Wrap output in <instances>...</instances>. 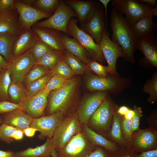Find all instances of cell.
<instances>
[{
  "label": "cell",
  "instance_id": "1",
  "mask_svg": "<svg viewBox=\"0 0 157 157\" xmlns=\"http://www.w3.org/2000/svg\"><path fill=\"white\" fill-rule=\"evenodd\" d=\"M110 23L112 32L111 39L121 47L125 60L134 63L133 53L136 49L138 38L134 34L131 25L123 13L112 8Z\"/></svg>",
  "mask_w": 157,
  "mask_h": 157
},
{
  "label": "cell",
  "instance_id": "2",
  "mask_svg": "<svg viewBox=\"0 0 157 157\" xmlns=\"http://www.w3.org/2000/svg\"><path fill=\"white\" fill-rule=\"evenodd\" d=\"M78 84V78H73L60 88L50 91L48 97L47 115L59 111L66 115Z\"/></svg>",
  "mask_w": 157,
  "mask_h": 157
},
{
  "label": "cell",
  "instance_id": "3",
  "mask_svg": "<svg viewBox=\"0 0 157 157\" xmlns=\"http://www.w3.org/2000/svg\"><path fill=\"white\" fill-rule=\"evenodd\" d=\"M110 1L112 8L124 14L131 26L142 17L157 16V6L153 8L135 0H113Z\"/></svg>",
  "mask_w": 157,
  "mask_h": 157
},
{
  "label": "cell",
  "instance_id": "4",
  "mask_svg": "<svg viewBox=\"0 0 157 157\" xmlns=\"http://www.w3.org/2000/svg\"><path fill=\"white\" fill-rule=\"evenodd\" d=\"M82 131V125L77 111L66 116L56 129L53 138L56 149L63 148L71 139Z\"/></svg>",
  "mask_w": 157,
  "mask_h": 157
},
{
  "label": "cell",
  "instance_id": "5",
  "mask_svg": "<svg viewBox=\"0 0 157 157\" xmlns=\"http://www.w3.org/2000/svg\"><path fill=\"white\" fill-rule=\"evenodd\" d=\"M78 21L73 17L69 20L67 27L68 35L73 37L89 53L93 60L102 63L105 58L99 45L93 38L77 26Z\"/></svg>",
  "mask_w": 157,
  "mask_h": 157
},
{
  "label": "cell",
  "instance_id": "6",
  "mask_svg": "<svg viewBox=\"0 0 157 157\" xmlns=\"http://www.w3.org/2000/svg\"><path fill=\"white\" fill-rule=\"evenodd\" d=\"M74 17H77L74 11L65 4L63 1L59 0L58 6L51 16L46 20L37 22L33 25L55 29L68 35V24L70 19Z\"/></svg>",
  "mask_w": 157,
  "mask_h": 157
},
{
  "label": "cell",
  "instance_id": "7",
  "mask_svg": "<svg viewBox=\"0 0 157 157\" xmlns=\"http://www.w3.org/2000/svg\"><path fill=\"white\" fill-rule=\"evenodd\" d=\"M94 146L82 131L73 137L63 148L56 150L58 157H88Z\"/></svg>",
  "mask_w": 157,
  "mask_h": 157
},
{
  "label": "cell",
  "instance_id": "8",
  "mask_svg": "<svg viewBox=\"0 0 157 157\" xmlns=\"http://www.w3.org/2000/svg\"><path fill=\"white\" fill-rule=\"evenodd\" d=\"M66 116L63 112L58 111L52 115L33 119L30 126L40 132L38 136L39 139H52L59 125Z\"/></svg>",
  "mask_w": 157,
  "mask_h": 157
},
{
  "label": "cell",
  "instance_id": "9",
  "mask_svg": "<svg viewBox=\"0 0 157 157\" xmlns=\"http://www.w3.org/2000/svg\"><path fill=\"white\" fill-rule=\"evenodd\" d=\"M35 63L31 49L13 58L6 68L10 72L11 79L23 82L24 78Z\"/></svg>",
  "mask_w": 157,
  "mask_h": 157
},
{
  "label": "cell",
  "instance_id": "10",
  "mask_svg": "<svg viewBox=\"0 0 157 157\" xmlns=\"http://www.w3.org/2000/svg\"><path fill=\"white\" fill-rule=\"evenodd\" d=\"M105 12L101 3H97L94 13L87 22L80 24V29L90 36L99 45L103 31L107 28Z\"/></svg>",
  "mask_w": 157,
  "mask_h": 157
},
{
  "label": "cell",
  "instance_id": "11",
  "mask_svg": "<svg viewBox=\"0 0 157 157\" xmlns=\"http://www.w3.org/2000/svg\"><path fill=\"white\" fill-rule=\"evenodd\" d=\"M50 92L43 88L35 94L26 97L20 104L22 109L33 119L43 116Z\"/></svg>",
  "mask_w": 157,
  "mask_h": 157
},
{
  "label": "cell",
  "instance_id": "12",
  "mask_svg": "<svg viewBox=\"0 0 157 157\" xmlns=\"http://www.w3.org/2000/svg\"><path fill=\"white\" fill-rule=\"evenodd\" d=\"M110 34L107 29L103 32L100 43V49L105 59L106 60L109 70V73L114 74L116 72L117 60L119 57H122L123 52L121 47L113 41L109 37Z\"/></svg>",
  "mask_w": 157,
  "mask_h": 157
},
{
  "label": "cell",
  "instance_id": "13",
  "mask_svg": "<svg viewBox=\"0 0 157 157\" xmlns=\"http://www.w3.org/2000/svg\"><path fill=\"white\" fill-rule=\"evenodd\" d=\"M14 6L18 14L20 25L23 31L31 27L39 20L49 18L52 15L42 12L33 6L25 4L19 0L14 1Z\"/></svg>",
  "mask_w": 157,
  "mask_h": 157
},
{
  "label": "cell",
  "instance_id": "14",
  "mask_svg": "<svg viewBox=\"0 0 157 157\" xmlns=\"http://www.w3.org/2000/svg\"><path fill=\"white\" fill-rule=\"evenodd\" d=\"M113 113L112 103L106 98L90 117L87 124L99 131H106L110 125Z\"/></svg>",
  "mask_w": 157,
  "mask_h": 157
},
{
  "label": "cell",
  "instance_id": "15",
  "mask_svg": "<svg viewBox=\"0 0 157 157\" xmlns=\"http://www.w3.org/2000/svg\"><path fill=\"white\" fill-rule=\"evenodd\" d=\"M106 96L104 92H98L89 96L82 101L76 111L82 125L87 124L90 117L106 99Z\"/></svg>",
  "mask_w": 157,
  "mask_h": 157
},
{
  "label": "cell",
  "instance_id": "16",
  "mask_svg": "<svg viewBox=\"0 0 157 157\" xmlns=\"http://www.w3.org/2000/svg\"><path fill=\"white\" fill-rule=\"evenodd\" d=\"M32 30L38 38L47 44L54 50L65 53L66 49L62 40L61 32L53 28L33 26Z\"/></svg>",
  "mask_w": 157,
  "mask_h": 157
},
{
  "label": "cell",
  "instance_id": "17",
  "mask_svg": "<svg viewBox=\"0 0 157 157\" xmlns=\"http://www.w3.org/2000/svg\"><path fill=\"white\" fill-rule=\"evenodd\" d=\"M23 31L19 24L18 14L15 6L0 12V33L18 36Z\"/></svg>",
  "mask_w": 157,
  "mask_h": 157
},
{
  "label": "cell",
  "instance_id": "18",
  "mask_svg": "<svg viewBox=\"0 0 157 157\" xmlns=\"http://www.w3.org/2000/svg\"><path fill=\"white\" fill-rule=\"evenodd\" d=\"M137 49L140 51L144 56L141 62L157 68V41L153 34L147 37L138 38Z\"/></svg>",
  "mask_w": 157,
  "mask_h": 157
},
{
  "label": "cell",
  "instance_id": "19",
  "mask_svg": "<svg viewBox=\"0 0 157 157\" xmlns=\"http://www.w3.org/2000/svg\"><path fill=\"white\" fill-rule=\"evenodd\" d=\"M157 142L156 132L150 129L138 131L132 135L130 141L135 148L144 151L153 149L155 148Z\"/></svg>",
  "mask_w": 157,
  "mask_h": 157
},
{
  "label": "cell",
  "instance_id": "20",
  "mask_svg": "<svg viewBox=\"0 0 157 157\" xmlns=\"http://www.w3.org/2000/svg\"><path fill=\"white\" fill-rule=\"evenodd\" d=\"M63 1L75 12L77 19L80 24L87 22L92 17L97 3L93 0H68Z\"/></svg>",
  "mask_w": 157,
  "mask_h": 157
},
{
  "label": "cell",
  "instance_id": "21",
  "mask_svg": "<svg viewBox=\"0 0 157 157\" xmlns=\"http://www.w3.org/2000/svg\"><path fill=\"white\" fill-rule=\"evenodd\" d=\"M38 38L31 28L23 31L13 44L12 48L13 58L31 49Z\"/></svg>",
  "mask_w": 157,
  "mask_h": 157
},
{
  "label": "cell",
  "instance_id": "22",
  "mask_svg": "<svg viewBox=\"0 0 157 157\" xmlns=\"http://www.w3.org/2000/svg\"><path fill=\"white\" fill-rule=\"evenodd\" d=\"M2 123L23 131L29 127L33 119L22 109H19L1 116Z\"/></svg>",
  "mask_w": 157,
  "mask_h": 157
},
{
  "label": "cell",
  "instance_id": "23",
  "mask_svg": "<svg viewBox=\"0 0 157 157\" xmlns=\"http://www.w3.org/2000/svg\"><path fill=\"white\" fill-rule=\"evenodd\" d=\"M54 148L53 138H47L46 142L41 146L15 152L14 157H51V154Z\"/></svg>",
  "mask_w": 157,
  "mask_h": 157
},
{
  "label": "cell",
  "instance_id": "24",
  "mask_svg": "<svg viewBox=\"0 0 157 157\" xmlns=\"http://www.w3.org/2000/svg\"><path fill=\"white\" fill-rule=\"evenodd\" d=\"M62 40L66 49L83 63L87 65L91 60L88 52L74 38L62 34Z\"/></svg>",
  "mask_w": 157,
  "mask_h": 157
},
{
  "label": "cell",
  "instance_id": "25",
  "mask_svg": "<svg viewBox=\"0 0 157 157\" xmlns=\"http://www.w3.org/2000/svg\"><path fill=\"white\" fill-rule=\"evenodd\" d=\"M82 131L94 145H98L110 151H113L117 149L116 144L108 140L90 128L87 124L82 125Z\"/></svg>",
  "mask_w": 157,
  "mask_h": 157
},
{
  "label": "cell",
  "instance_id": "26",
  "mask_svg": "<svg viewBox=\"0 0 157 157\" xmlns=\"http://www.w3.org/2000/svg\"><path fill=\"white\" fill-rule=\"evenodd\" d=\"M87 88L92 91H105L111 90L117 85L116 81L110 78L91 76L86 81Z\"/></svg>",
  "mask_w": 157,
  "mask_h": 157
},
{
  "label": "cell",
  "instance_id": "27",
  "mask_svg": "<svg viewBox=\"0 0 157 157\" xmlns=\"http://www.w3.org/2000/svg\"><path fill=\"white\" fill-rule=\"evenodd\" d=\"M152 17H142L131 26L133 31L137 38L147 37L153 34L154 24Z\"/></svg>",
  "mask_w": 157,
  "mask_h": 157
},
{
  "label": "cell",
  "instance_id": "28",
  "mask_svg": "<svg viewBox=\"0 0 157 157\" xmlns=\"http://www.w3.org/2000/svg\"><path fill=\"white\" fill-rule=\"evenodd\" d=\"M18 36L7 33H0V53L8 63L13 58V45Z\"/></svg>",
  "mask_w": 157,
  "mask_h": 157
},
{
  "label": "cell",
  "instance_id": "29",
  "mask_svg": "<svg viewBox=\"0 0 157 157\" xmlns=\"http://www.w3.org/2000/svg\"><path fill=\"white\" fill-rule=\"evenodd\" d=\"M23 82L11 79L8 89L10 99L15 103L20 104L26 97V88Z\"/></svg>",
  "mask_w": 157,
  "mask_h": 157
},
{
  "label": "cell",
  "instance_id": "30",
  "mask_svg": "<svg viewBox=\"0 0 157 157\" xmlns=\"http://www.w3.org/2000/svg\"><path fill=\"white\" fill-rule=\"evenodd\" d=\"M63 53L56 50L49 51L38 60L35 65L42 66L48 70H51L62 60L61 56Z\"/></svg>",
  "mask_w": 157,
  "mask_h": 157
},
{
  "label": "cell",
  "instance_id": "31",
  "mask_svg": "<svg viewBox=\"0 0 157 157\" xmlns=\"http://www.w3.org/2000/svg\"><path fill=\"white\" fill-rule=\"evenodd\" d=\"M112 118V125L109 132V137L112 140L121 145L125 146L126 142L122 136L121 130V115L116 112L113 113Z\"/></svg>",
  "mask_w": 157,
  "mask_h": 157
},
{
  "label": "cell",
  "instance_id": "32",
  "mask_svg": "<svg viewBox=\"0 0 157 157\" xmlns=\"http://www.w3.org/2000/svg\"><path fill=\"white\" fill-rule=\"evenodd\" d=\"M63 60L75 74H83L88 69L86 65L66 50Z\"/></svg>",
  "mask_w": 157,
  "mask_h": 157
},
{
  "label": "cell",
  "instance_id": "33",
  "mask_svg": "<svg viewBox=\"0 0 157 157\" xmlns=\"http://www.w3.org/2000/svg\"><path fill=\"white\" fill-rule=\"evenodd\" d=\"M53 75L50 70L47 74L26 85V97H31L40 91Z\"/></svg>",
  "mask_w": 157,
  "mask_h": 157
},
{
  "label": "cell",
  "instance_id": "34",
  "mask_svg": "<svg viewBox=\"0 0 157 157\" xmlns=\"http://www.w3.org/2000/svg\"><path fill=\"white\" fill-rule=\"evenodd\" d=\"M11 81L10 72L6 68L0 72V101H10L8 89Z\"/></svg>",
  "mask_w": 157,
  "mask_h": 157
},
{
  "label": "cell",
  "instance_id": "35",
  "mask_svg": "<svg viewBox=\"0 0 157 157\" xmlns=\"http://www.w3.org/2000/svg\"><path fill=\"white\" fill-rule=\"evenodd\" d=\"M59 3L58 0H36L33 7L42 12L52 15Z\"/></svg>",
  "mask_w": 157,
  "mask_h": 157
},
{
  "label": "cell",
  "instance_id": "36",
  "mask_svg": "<svg viewBox=\"0 0 157 157\" xmlns=\"http://www.w3.org/2000/svg\"><path fill=\"white\" fill-rule=\"evenodd\" d=\"M50 71L42 66L35 65L24 77L23 82L27 85L47 74Z\"/></svg>",
  "mask_w": 157,
  "mask_h": 157
},
{
  "label": "cell",
  "instance_id": "37",
  "mask_svg": "<svg viewBox=\"0 0 157 157\" xmlns=\"http://www.w3.org/2000/svg\"><path fill=\"white\" fill-rule=\"evenodd\" d=\"M54 50L45 42L38 38L31 50L35 62L48 52Z\"/></svg>",
  "mask_w": 157,
  "mask_h": 157
},
{
  "label": "cell",
  "instance_id": "38",
  "mask_svg": "<svg viewBox=\"0 0 157 157\" xmlns=\"http://www.w3.org/2000/svg\"><path fill=\"white\" fill-rule=\"evenodd\" d=\"M71 79L58 74H53L43 88L50 91L54 90L61 87Z\"/></svg>",
  "mask_w": 157,
  "mask_h": 157
},
{
  "label": "cell",
  "instance_id": "39",
  "mask_svg": "<svg viewBox=\"0 0 157 157\" xmlns=\"http://www.w3.org/2000/svg\"><path fill=\"white\" fill-rule=\"evenodd\" d=\"M50 71L53 74H58L69 78H72L75 75L63 59L61 60Z\"/></svg>",
  "mask_w": 157,
  "mask_h": 157
},
{
  "label": "cell",
  "instance_id": "40",
  "mask_svg": "<svg viewBox=\"0 0 157 157\" xmlns=\"http://www.w3.org/2000/svg\"><path fill=\"white\" fill-rule=\"evenodd\" d=\"M17 129L9 125L2 123L0 125V140L8 144H10L14 141L12 136Z\"/></svg>",
  "mask_w": 157,
  "mask_h": 157
},
{
  "label": "cell",
  "instance_id": "41",
  "mask_svg": "<svg viewBox=\"0 0 157 157\" xmlns=\"http://www.w3.org/2000/svg\"><path fill=\"white\" fill-rule=\"evenodd\" d=\"M143 90L144 92L150 95L149 101L154 102L157 98V76L155 74L150 80L147 81L144 84Z\"/></svg>",
  "mask_w": 157,
  "mask_h": 157
},
{
  "label": "cell",
  "instance_id": "42",
  "mask_svg": "<svg viewBox=\"0 0 157 157\" xmlns=\"http://www.w3.org/2000/svg\"><path fill=\"white\" fill-rule=\"evenodd\" d=\"M87 65L89 68L99 76L106 77L109 73V70L108 66H104L93 60H90Z\"/></svg>",
  "mask_w": 157,
  "mask_h": 157
},
{
  "label": "cell",
  "instance_id": "43",
  "mask_svg": "<svg viewBox=\"0 0 157 157\" xmlns=\"http://www.w3.org/2000/svg\"><path fill=\"white\" fill-rule=\"evenodd\" d=\"M131 121L132 119H126L124 117L121 119L120 128L121 133L126 142H130L132 135Z\"/></svg>",
  "mask_w": 157,
  "mask_h": 157
},
{
  "label": "cell",
  "instance_id": "44",
  "mask_svg": "<svg viewBox=\"0 0 157 157\" xmlns=\"http://www.w3.org/2000/svg\"><path fill=\"white\" fill-rule=\"evenodd\" d=\"M19 109H22L19 104L6 100L0 101V116Z\"/></svg>",
  "mask_w": 157,
  "mask_h": 157
},
{
  "label": "cell",
  "instance_id": "45",
  "mask_svg": "<svg viewBox=\"0 0 157 157\" xmlns=\"http://www.w3.org/2000/svg\"><path fill=\"white\" fill-rule=\"evenodd\" d=\"M133 111L134 115L131 121V131L132 133L139 130L140 119L143 116L140 107L134 105Z\"/></svg>",
  "mask_w": 157,
  "mask_h": 157
},
{
  "label": "cell",
  "instance_id": "46",
  "mask_svg": "<svg viewBox=\"0 0 157 157\" xmlns=\"http://www.w3.org/2000/svg\"><path fill=\"white\" fill-rule=\"evenodd\" d=\"M14 0H0V12L14 6Z\"/></svg>",
  "mask_w": 157,
  "mask_h": 157
},
{
  "label": "cell",
  "instance_id": "47",
  "mask_svg": "<svg viewBox=\"0 0 157 157\" xmlns=\"http://www.w3.org/2000/svg\"><path fill=\"white\" fill-rule=\"evenodd\" d=\"M88 157H108L103 150L101 148L94 149Z\"/></svg>",
  "mask_w": 157,
  "mask_h": 157
},
{
  "label": "cell",
  "instance_id": "48",
  "mask_svg": "<svg viewBox=\"0 0 157 157\" xmlns=\"http://www.w3.org/2000/svg\"><path fill=\"white\" fill-rule=\"evenodd\" d=\"M136 157H157V149H153L142 151L139 154L137 155Z\"/></svg>",
  "mask_w": 157,
  "mask_h": 157
},
{
  "label": "cell",
  "instance_id": "49",
  "mask_svg": "<svg viewBox=\"0 0 157 157\" xmlns=\"http://www.w3.org/2000/svg\"><path fill=\"white\" fill-rule=\"evenodd\" d=\"M23 131L26 136L32 137L34 136L35 132L37 131L35 129L29 126L24 129Z\"/></svg>",
  "mask_w": 157,
  "mask_h": 157
},
{
  "label": "cell",
  "instance_id": "50",
  "mask_svg": "<svg viewBox=\"0 0 157 157\" xmlns=\"http://www.w3.org/2000/svg\"><path fill=\"white\" fill-rule=\"evenodd\" d=\"M23 135V131L17 129L12 135V137L14 140H19L22 139Z\"/></svg>",
  "mask_w": 157,
  "mask_h": 157
},
{
  "label": "cell",
  "instance_id": "51",
  "mask_svg": "<svg viewBox=\"0 0 157 157\" xmlns=\"http://www.w3.org/2000/svg\"><path fill=\"white\" fill-rule=\"evenodd\" d=\"M137 1L141 3L148 5L153 8L156 6V0H137Z\"/></svg>",
  "mask_w": 157,
  "mask_h": 157
},
{
  "label": "cell",
  "instance_id": "52",
  "mask_svg": "<svg viewBox=\"0 0 157 157\" xmlns=\"http://www.w3.org/2000/svg\"><path fill=\"white\" fill-rule=\"evenodd\" d=\"M15 152L10 150L4 151L0 150V157H14Z\"/></svg>",
  "mask_w": 157,
  "mask_h": 157
},
{
  "label": "cell",
  "instance_id": "53",
  "mask_svg": "<svg viewBox=\"0 0 157 157\" xmlns=\"http://www.w3.org/2000/svg\"><path fill=\"white\" fill-rule=\"evenodd\" d=\"M99 1L104 6L105 9V16L106 20V25L107 28V7L110 1V0H99Z\"/></svg>",
  "mask_w": 157,
  "mask_h": 157
},
{
  "label": "cell",
  "instance_id": "54",
  "mask_svg": "<svg viewBox=\"0 0 157 157\" xmlns=\"http://www.w3.org/2000/svg\"><path fill=\"white\" fill-rule=\"evenodd\" d=\"M8 64L6 59L0 53V72L5 69Z\"/></svg>",
  "mask_w": 157,
  "mask_h": 157
},
{
  "label": "cell",
  "instance_id": "55",
  "mask_svg": "<svg viewBox=\"0 0 157 157\" xmlns=\"http://www.w3.org/2000/svg\"><path fill=\"white\" fill-rule=\"evenodd\" d=\"M129 109L127 107L123 106L119 109L117 112L121 115H124Z\"/></svg>",
  "mask_w": 157,
  "mask_h": 157
},
{
  "label": "cell",
  "instance_id": "56",
  "mask_svg": "<svg viewBox=\"0 0 157 157\" xmlns=\"http://www.w3.org/2000/svg\"><path fill=\"white\" fill-rule=\"evenodd\" d=\"M134 115L133 110L129 109L126 113L124 115V117L128 119H131Z\"/></svg>",
  "mask_w": 157,
  "mask_h": 157
},
{
  "label": "cell",
  "instance_id": "57",
  "mask_svg": "<svg viewBox=\"0 0 157 157\" xmlns=\"http://www.w3.org/2000/svg\"><path fill=\"white\" fill-rule=\"evenodd\" d=\"M19 1L25 4L33 7L34 6L36 1V0H19Z\"/></svg>",
  "mask_w": 157,
  "mask_h": 157
},
{
  "label": "cell",
  "instance_id": "58",
  "mask_svg": "<svg viewBox=\"0 0 157 157\" xmlns=\"http://www.w3.org/2000/svg\"><path fill=\"white\" fill-rule=\"evenodd\" d=\"M51 156L52 157H58L55 148H54L51 154Z\"/></svg>",
  "mask_w": 157,
  "mask_h": 157
},
{
  "label": "cell",
  "instance_id": "59",
  "mask_svg": "<svg viewBox=\"0 0 157 157\" xmlns=\"http://www.w3.org/2000/svg\"><path fill=\"white\" fill-rule=\"evenodd\" d=\"M2 123V119L1 116H0V125Z\"/></svg>",
  "mask_w": 157,
  "mask_h": 157
},
{
  "label": "cell",
  "instance_id": "60",
  "mask_svg": "<svg viewBox=\"0 0 157 157\" xmlns=\"http://www.w3.org/2000/svg\"><path fill=\"white\" fill-rule=\"evenodd\" d=\"M122 157H128L127 156H123Z\"/></svg>",
  "mask_w": 157,
  "mask_h": 157
}]
</instances>
